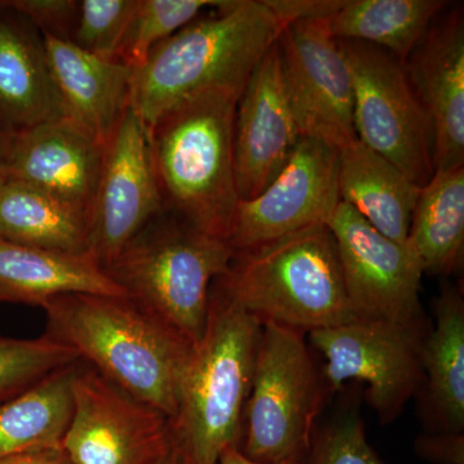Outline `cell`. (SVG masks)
Returning a JSON list of instances; mask_svg holds the SVG:
<instances>
[{
  "instance_id": "16",
  "label": "cell",
  "mask_w": 464,
  "mask_h": 464,
  "mask_svg": "<svg viewBox=\"0 0 464 464\" xmlns=\"http://www.w3.org/2000/svg\"><path fill=\"white\" fill-rule=\"evenodd\" d=\"M299 139L275 43L237 101L234 158L240 200L257 197L274 181Z\"/></svg>"
},
{
  "instance_id": "18",
  "label": "cell",
  "mask_w": 464,
  "mask_h": 464,
  "mask_svg": "<svg viewBox=\"0 0 464 464\" xmlns=\"http://www.w3.org/2000/svg\"><path fill=\"white\" fill-rule=\"evenodd\" d=\"M43 42L67 118L106 145L130 106L134 70L93 56L70 41L43 36Z\"/></svg>"
},
{
  "instance_id": "33",
  "label": "cell",
  "mask_w": 464,
  "mask_h": 464,
  "mask_svg": "<svg viewBox=\"0 0 464 464\" xmlns=\"http://www.w3.org/2000/svg\"><path fill=\"white\" fill-rule=\"evenodd\" d=\"M265 3L285 26L295 21L332 17L344 0H265Z\"/></svg>"
},
{
  "instance_id": "22",
  "label": "cell",
  "mask_w": 464,
  "mask_h": 464,
  "mask_svg": "<svg viewBox=\"0 0 464 464\" xmlns=\"http://www.w3.org/2000/svg\"><path fill=\"white\" fill-rule=\"evenodd\" d=\"M338 155L341 201L353 207L384 237L406 244L422 188L357 139L338 150Z\"/></svg>"
},
{
  "instance_id": "24",
  "label": "cell",
  "mask_w": 464,
  "mask_h": 464,
  "mask_svg": "<svg viewBox=\"0 0 464 464\" xmlns=\"http://www.w3.org/2000/svg\"><path fill=\"white\" fill-rule=\"evenodd\" d=\"M448 7L444 0H344L329 17V32L341 41L374 45L405 63Z\"/></svg>"
},
{
  "instance_id": "29",
  "label": "cell",
  "mask_w": 464,
  "mask_h": 464,
  "mask_svg": "<svg viewBox=\"0 0 464 464\" xmlns=\"http://www.w3.org/2000/svg\"><path fill=\"white\" fill-rule=\"evenodd\" d=\"M139 0H82L72 43L93 56L118 61Z\"/></svg>"
},
{
  "instance_id": "8",
  "label": "cell",
  "mask_w": 464,
  "mask_h": 464,
  "mask_svg": "<svg viewBox=\"0 0 464 464\" xmlns=\"http://www.w3.org/2000/svg\"><path fill=\"white\" fill-rule=\"evenodd\" d=\"M431 323L355 319L307 333L323 357L329 392L346 382L364 383L365 400L382 424L398 420L424 386L423 342Z\"/></svg>"
},
{
  "instance_id": "32",
  "label": "cell",
  "mask_w": 464,
  "mask_h": 464,
  "mask_svg": "<svg viewBox=\"0 0 464 464\" xmlns=\"http://www.w3.org/2000/svg\"><path fill=\"white\" fill-rule=\"evenodd\" d=\"M415 451L430 463L464 464V433H423L415 440Z\"/></svg>"
},
{
  "instance_id": "30",
  "label": "cell",
  "mask_w": 464,
  "mask_h": 464,
  "mask_svg": "<svg viewBox=\"0 0 464 464\" xmlns=\"http://www.w3.org/2000/svg\"><path fill=\"white\" fill-rule=\"evenodd\" d=\"M304 464H384L369 444L357 411H347L314 435Z\"/></svg>"
},
{
  "instance_id": "19",
  "label": "cell",
  "mask_w": 464,
  "mask_h": 464,
  "mask_svg": "<svg viewBox=\"0 0 464 464\" xmlns=\"http://www.w3.org/2000/svg\"><path fill=\"white\" fill-rule=\"evenodd\" d=\"M63 116L41 33L0 2V127L14 133Z\"/></svg>"
},
{
  "instance_id": "9",
  "label": "cell",
  "mask_w": 464,
  "mask_h": 464,
  "mask_svg": "<svg viewBox=\"0 0 464 464\" xmlns=\"http://www.w3.org/2000/svg\"><path fill=\"white\" fill-rule=\"evenodd\" d=\"M337 42L353 82L356 139L423 188L435 173L432 130L404 63L366 43Z\"/></svg>"
},
{
  "instance_id": "4",
  "label": "cell",
  "mask_w": 464,
  "mask_h": 464,
  "mask_svg": "<svg viewBox=\"0 0 464 464\" xmlns=\"http://www.w3.org/2000/svg\"><path fill=\"white\" fill-rule=\"evenodd\" d=\"M262 323L213 283L206 329L183 371L174 438L192 464H218L240 448Z\"/></svg>"
},
{
  "instance_id": "20",
  "label": "cell",
  "mask_w": 464,
  "mask_h": 464,
  "mask_svg": "<svg viewBox=\"0 0 464 464\" xmlns=\"http://www.w3.org/2000/svg\"><path fill=\"white\" fill-rule=\"evenodd\" d=\"M424 386L418 398L429 432H464V299L459 286H442L423 342ZM417 398V399H418Z\"/></svg>"
},
{
  "instance_id": "11",
  "label": "cell",
  "mask_w": 464,
  "mask_h": 464,
  "mask_svg": "<svg viewBox=\"0 0 464 464\" xmlns=\"http://www.w3.org/2000/svg\"><path fill=\"white\" fill-rule=\"evenodd\" d=\"M328 20L286 24L276 45L299 136L340 150L356 140L353 82Z\"/></svg>"
},
{
  "instance_id": "2",
  "label": "cell",
  "mask_w": 464,
  "mask_h": 464,
  "mask_svg": "<svg viewBox=\"0 0 464 464\" xmlns=\"http://www.w3.org/2000/svg\"><path fill=\"white\" fill-rule=\"evenodd\" d=\"M216 9L159 43L134 72L130 108L145 130L206 92L240 99L284 27L265 0H224Z\"/></svg>"
},
{
  "instance_id": "7",
  "label": "cell",
  "mask_w": 464,
  "mask_h": 464,
  "mask_svg": "<svg viewBox=\"0 0 464 464\" xmlns=\"http://www.w3.org/2000/svg\"><path fill=\"white\" fill-rule=\"evenodd\" d=\"M328 393L306 333L262 324L241 453L264 464L306 458Z\"/></svg>"
},
{
  "instance_id": "5",
  "label": "cell",
  "mask_w": 464,
  "mask_h": 464,
  "mask_svg": "<svg viewBox=\"0 0 464 464\" xmlns=\"http://www.w3.org/2000/svg\"><path fill=\"white\" fill-rule=\"evenodd\" d=\"M215 284L262 324L307 334L356 319L328 226L235 252L227 271Z\"/></svg>"
},
{
  "instance_id": "3",
  "label": "cell",
  "mask_w": 464,
  "mask_h": 464,
  "mask_svg": "<svg viewBox=\"0 0 464 464\" xmlns=\"http://www.w3.org/2000/svg\"><path fill=\"white\" fill-rule=\"evenodd\" d=\"M237 101L225 92H206L146 130L166 212L226 241L240 201L234 158Z\"/></svg>"
},
{
  "instance_id": "26",
  "label": "cell",
  "mask_w": 464,
  "mask_h": 464,
  "mask_svg": "<svg viewBox=\"0 0 464 464\" xmlns=\"http://www.w3.org/2000/svg\"><path fill=\"white\" fill-rule=\"evenodd\" d=\"M79 362L0 404V458L63 444L72 418V380Z\"/></svg>"
},
{
  "instance_id": "35",
  "label": "cell",
  "mask_w": 464,
  "mask_h": 464,
  "mask_svg": "<svg viewBox=\"0 0 464 464\" xmlns=\"http://www.w3.org/2000/svg\"><path fill=\"white\" fill-rule=\"evenodd\" d=\"M304 458H290V459L283 460L280 463L275 464H304ZM218 464H264L253 462L249 458L244 456L241 453L239 448H230L228 450H226L224 454H222L221 459H219Z\"/></svg>"
},
{
  "instance_id": "28",
  "label": "cell",
  "mask_w": 464,
  "mask_h": 464,
  "mask_svg": "<svg viewBox=\"0 0 464 464\" xmlns=\"http://www.w3.org/2000/svg\"><path fill=\"white\" fill-rule=\"evenodd\" d=\"M79 360L76 351L45 334L32 340L0 335V404Z\"/></svg>"
},
{
  "instance_id": "34",
  "label": "cell",
  "mask_w": 464,
  "mask_h": 464,
  "mask_svg": "<svg viewBox=\"0 0 464 464\" xmlns=\"http://www.w3.org/2000/svg\"><path fill=\"white\" fill-rule=\"evenodd\" d=\"M0 464H72L63 445L29 449L0 458Z\"/></svg>"
},
{
  "instance_id": "21",
  "label": "cell",
  "mask_w": 464,
  "mask_h": 464,
  "mask_svg": "<svg viewBox=\"0 0 464 464\" xmlns=\"http://www.w3.org/2000/svg\"><path fill=\"white\" fill-rule=\"evenodd\" d=\"M72 293L125 295L90 255H72L0 240V304L41 307Z\"/></svg>"
},
{
  "instance_id": "1",
  "label": "cell",
  "mask_w": 464,
  "mask_h": 464,
  "mask_svg": "<svg viewBox=\"0 0 464 464\" xmlns=\"http://www.w3.org/2000/svg\"><path fill=\"white\" fill-rule=\"evenodd\" d=\"M45 335L132 398L176 417L192 344L127 295L72 293L42 306Z\"/></svg>"
},
{
  "instance_id": "6",
  "label": "cell",
  "mask_w": 464,
  "mask_h": 464,
  "mask_svg": "<svg viewBox=\"0 0 464 464\" xmlns=\"http://www.w3.org/2000/svg\"><path fill=\"white\" fill-rule=\"evenodd\" d=\"M234 256L227 241L164 212L124 246L106 273L134 304L194 346L206 329L213 283Z\"/></svg>"
},
{
  "instance_id": "37",
  "label": "cell",
  "mask_w": 464,
  "mask_h": 464,
  "mask_svg": "<svg viewBox=\"0 0 464 464\" xmlns=\"http://www.w3.org/2000/svg\"><path fill=\"white\" fill-rule=\"evenodd\" d=\"M11 137V132H7V130L0 127V177H2L3 168H5V159H7Z\"/></svg>"
},
{
  "instance_id": "23",
  "label": "cell",
  "mask_w": 464,
  "mask_h": 464,
  "mask_svg": "<svg viewBox=\"0 0 464 464\" xmlns=\"http://www.w3.org/2000/svg\"><path fill=\"white\" fill-rule=\"evenodd\" d=\"M406 244L423 274L451 276L464 261V167L435 170L420 188Z\"/></svg>"
},
{
  "instance_id": "10",
  "label": "cell",
  "mask_w": 464,
  "mask_h": 464,
  "mask_svg": "<svg viewBox=\"0 0 464 464\" xmlns=\"http://www.w3.org/2000/svg\"><path fill=\"white\" fill-rule=\"evenodd\" d=\"M169 418L79 362L63 448L72 464H155L172 447Z\"/></svg>"
},
{
  "instance_id": "31",
  "label": "cell",
  "mask_w": 464,
  "mask_h": 464,
  "mask_svg": "<svg viewBox=\"0 0 464 464\" xmlns=\"http://www.w3.org/2000/svg\"><path fill=\"white\" fill-rule=\"evenodd\" d=\"M3 5L14 9L42 36L72 41L78 18L79 2L74 0H5Z\"/></svg>"
},
{
  "instance_id": "12",
  "label": "cell",
  "mask_w": 464,
  "mask_h": 464,
  "mask_svg": "<svg viewBox=\"0 0 464 464\" xmlns=\"http://www.w3.org/2000/svg\"><path fill=\"white\" fill-rule=\"evenodd\" d=\"M337 243L344 288L356 319L426 322L423 270L408 244L389 239L341 201L328 224Z\"/></svg>"
},
{
  "instance_id": "15",
  "label": "cell",
  "mask_w": 464,
  "mask_h": 464,
  "mask_svg": "<svg viewBox=\"0 0 464 464\" xmlns=\"http://www.w3.org/2000/svg\"><path fill=\"white\" fill-rule=\"evenodd\" d=\"M105 145L72 119L12 133L2 177L38 188L78 215H90Z\"/></svg>"
},
{
  "instance_id": "14",
  "label": "cell",
  "mask_w": 464,
  "mask_h": 464,
  "mask_svg": "<svg viewBox=\"0 0 464 464\" xmlns=\"http://www.w3.org/2000/svg\"><path fill=\"white\" fill-rule=\"evenodd\" d=\"M164 212L148 134L130 106L105 145L87 219L88 253L106 271L124 246Z\"/></svg>"
},
{
  "instance_id": "27",
  "label": "cell",
  "mask_w": 464,
  "mask_h": 464,
  "mask_svg": "<svg viewBox=\"0 0 464 464\" xmlns=\"http://www.w3.org/2000/svg\"><path fill=\"white\" fill-rule=\"evenodd\" d=\"M224 0H139L119 51L118 61L136 72L159 43L194 21L203 9Z\"/></svg>"
},
{
  "instance_id": "13",
  "label": "cell",
  "mask_w": 464,
  "mask_h": 464,
  "mask_svg": "<svg viewBox=\"0 0 464 464\" xmlns=\"http://www.w3.org/2000/svg\"><path fill=\"white\" fill-rule=\"evenodd\" d=\"M338 150L301 137L280 173L257 197L240 200L227 243L255 248L316 226H328L340 206Z\"/></svg>"
},
{
  "instance_id": "25",
  "label": "cell",
  "mask_w": 464,
  "mask_h": 464,
  "mask_svg": "<svg viewBox=\"0 0 464 464\" xmlns=\"http://www.w3.org/2000/svg\"><path fill=\"white\" fill-rule=\"evenodd\" d=\"M0 240L90 255L84 217L45 192L5 177H0Z\"/></svg>"
},
{
  "instance_id": "17",
  "label": "cell",
  "mask_w": 464,
  "mask_h": 464,
  "mask_svg": "<svg viewBox=\"0 0 464 464\" xmlns=\"http://www.w3.org/2000/svg\"><path fill=\"white\" fill-rule=\"evenodd\" d=\"M449 7L404 63L431 124L435 170L464 167V17Z\"/></svg>"
},
{
  "instance_id": "36",
  "label": "cell",
  "mask_w": 464,
  "mask_h": 464,
  "mask_svg": "<svg viewBox=\"0 0 464 464\" xmlns=\"http://www.w3.org/2000/svg\"><path fill=\"white\" fill-rule=\"evenodd\" d=\"M155 464H192V462L179 442L174 438L172 447L168 449L166 454L159 458Z\"/></svg>"
}]
</instances>
